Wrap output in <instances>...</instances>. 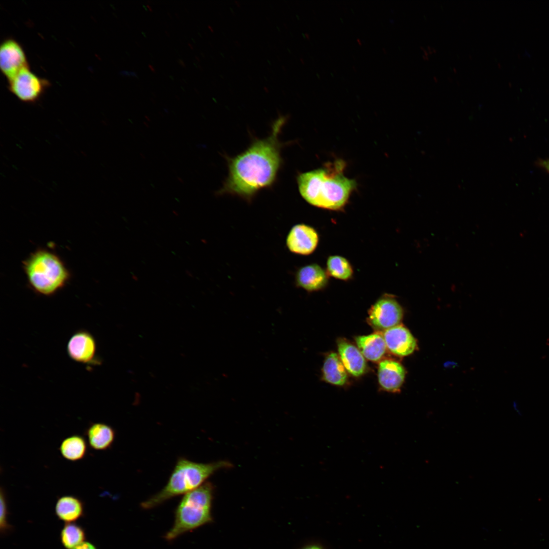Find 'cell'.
Returning a JSON list of instances; mask_svg holds the SVG:
<instances>
[{
    "label": "cell",
    "instance_id": "6da1fadb",
    "mask_svg": "<svg viewBox=\"0 0 549 549\" xmlns=\"http://www.w3.org/2000/svg\"><path fill=\"white\" fill-rule=\"evenodd\" d=\"M287 117L280 116L272 123L268 136L255 138L241 153L226 157L228 174L219 195L238 196L251 203L261 190L272 187L283 163L279 136Z\"/></svg>",
    "mask_w": 549,
    "mask_h": 549
},
{
    "label": "cell",
    "instance_id": "7a4b0ae2",
    "mask_svg": "<svg viewBox=\"0 0 549 549\" xmlns=\"http://www.w3.org/2000/svg\"><path fill=\"white\" fill-rule=\"evenodd\" d=\"M342 160L322 168L300 173L296 177L301 196L310 204L332 210L342 209L356 187L355 180L344 174Z\"/></svg>",
    "mask_w": 549,
    "mask_h": 549
},
{
    "label": "cell",
    "instance_id": "3957f363",
    "mask_svg": "<svg viewBox=\"0 0 549 549\" xmlns=\"http://www.w3.org/2000/svg\"><path fill=\"white\" fill-rule=\"evenodd\" d=\"M224 461L200 463L179 458L165 486L158 493L142 502L141 506L151 509L173 497L185 495L200 487L218 470L228 466Z\"/></svg>",
    "mask_w": 549,
    "mask_h": 549
},
{
    "label": "cell",
    "instance_id": "277c9868",
    "mask_svg": "<svg viewBox=\"0 0 549 549\" xmlns=\"http://www.w3.org/2000/svg\"><path fill=\"white\" fill-rule=\"evenodd\" d=\"M22 265L30 288L42 296H53L65 286L71 277L61 258L44 249L31 253Z\"/></svg>",
    "mask_w": 549,
    "mask_h": 549
},
{
    "label": "cell",
    "instance_id": "5b68a950",
    "mask_svg": "<svg viewBox=\"0 0 549 549\" xmlns=\"http://www.w3.org/2000/svg\"><path fill=\"white\" fill-rule=\"evenodd\" d=\"M212 497L213 487L209 482L184 495L176 508L173 525L165 535L166 539L174 540L210 522Z\"/></svg>",
    "mask_w": 549,
    "mask_h": 549
},
{
    "label": "cell",
    "instance_id": "8992f818",
    "mask_svg": "<svg viewBox=\"0 0 549 549\" xmlns=\"http://www.w3.org/2000/svg\"><path fill=\"white\" fill-rule=\"evenodd\" d=\"M8 89L20 101L35 103L40 100L50 82L32 72L30 68L23 70L8 80Z\"/></svg>",
    "mask_w": 549,
    "mask_h": 549
},
{
    "label": "cell",
    "instance_id": "52a82bcc",
    "mask_svg": "<svg viewBox=\"0 0 549 549\" xmlns=\"http://www.w3.org/2000/svg\"><path fill=\"white\" fill-rule=\"evenodd\" d=\"M403 315V308L394 296L385 294L371 307L368 321L374 328L384 331L400 325Z\"/></svg>",
    "mask_w": 549,
    "mask_h": 549
},
{
    "label": "cell",
    "instance_id": "ba28073f",
    "mask_svg": "<svg viewBox=\"0 0 549 549\" xmlns=\"http://www.w3.org/2000/svg\"><path fill=\"white\" fill-rule=\"evenodd\" d=\"M97 350L95 338L85 329L76 330L70 337L66 345V352L71 359L89 367L101 363Z\"/></svg>",
    "mask_w": 549,
    "mask_h": 549
},
{
    "label": "cell",
    "instance_id": "9c48e42d",
    "mask_svg": "<svg viewBox=\"0 0 549 549\" xmlns=\"http://www.w3.org/2000/svg\"><path fill=\"white\" fill-rule=\"evenodd\" d=\"M29 66L24 50L16 40L5 39L0 46V68L8 80Z\"/></svg>",
    "mask_w": 549,
    "mask_h": 549
},
{
    "label": "cell",
    "instance_id": "30bf717a",
    "mask_svg": "<svg viewBox=\"0 0 549 549\" xmlns=\"http://www.w3.org/2000/svg\"><path fill=\"white\" fill-rule=\"evenodd\" d=\"M319 240L318 233L313 227L300 223L290 229L286 238V245L291 253L307 256L315 251Z\"/></svg>",
    "mask_w": 549,
    "mask_h": 549
},
{
    "label": "cell",
    "instance_id": "8fae6325",
    "mask_svg": "<svg viewBox=\"0 0 549 549\" xmlns=\"http://www.w3.org/2000/svg\"><path fill=\"white\" fill-rule=\"evenodd\" d=\"M328 280L329 276L326 270L317 263L302 266L294 272L295 286L308 292L324 289L328 284Z\"/></svg>",
    "mask_w": 549,
    "mask_h": 549
},
{
    "label": "cell",
    "instance_id": "7c38bea8",
    "mask_svg": "<svg viewBox=\"0 0 549 549\" xmlns=\"http://www.w3.org/2000/svg\"><path fill=\"white\" fill-rule=\"evenodd\" d=\"M383 337L387 349L398 356H405L412 354L417 346L414 337L402 325H399L384 331Z\"/></svg>",
    "mask_w": 549,
    "mask_h": 549
},
{
    "label": "cell",
    "instance_id": "4fadbf2b",
    "mask_svg": "<svg viewBox=\"0 0 549 549\" xmlns=\"http://www.w3.org/2000/svg\"><path fill=\"white\" fill-rule=\"evenodd\" d=\"M405 374L403 366L395 361L386 359L379 364V383L382 388L387 391H398L404 381Z\"/></svg>",
    "mask_w": 549,
    "mask_h": 549
},
{
    "label": "cell",
    "instance_id": "5bb4252c",
    "mask_svg": "<svg viewBox=\"0 0 549 549\" xmlns=\"http://www.w3.org/2000/svg\"><path fill=\"white\" fill-rule=\"evenodd\" d=\"M339 355L346 371L354 377H359L366 370L364 357L356 347L340 339L338 341Z\"/></svg>",
    "mask_w": 549,
    "mask_h": 549
},
{
    "label": "cell",
    "instance_id": "9a60e30c",
    "mask_svg": "<svg viewBox=\"0 0 549 549\" xmlns=\"http://www.w3.org/2000/svg\"><path fill=\"white\" fill-rule=\"evenodd\" d=\"M88 444L93 450L103 451L110 448L115 438V431L103 422H93L85 431Z\"/></svg>",
    "mask_w": 549,
    "mask_h": 549
},
{
    "label": "cell",
    "instance_id": "2e32d148",
    "mask_svg": "<svg viewBox=\"0 0 549 549\" xmlns=\"http://www.w3.org/2000/svg\"><path fill=\"white\" fill-rule=\"evenodd\" d=\"M355 340L359 350L369 360L379 361L385 353L387 347L384 339L378 333L358 336Z\"/></svg>",
    "mask_w": 549,
    "mask_h": 549
},
{
    "label": "cell",
    "instance_id": "e0dca14e",
    "mask_svg": "<svg viewBox=\"0 0 549 549\" xmlns=\"http://www.w3.org/2000/svg\"><path fill=\"white\" fill-rule=\"evenodd\" d=\"M55 510L58 517L66 522L71 523L80 518L84 512V504L74 495H64L56 501Z\"/></svg>",
    "mask_w": 549,
    "mask_h": 549
},
{
    "label": "cell",
    "instance_id": "ac0fdd59",
    "mask_svg": "<svg viewBox=\"0 0 549 549\" xmlns=\"http://www.w3.org/2000/svg\"><path fill=\"white\" fill-rule=\"evenodd\" d=\"M347 371L337 353H329L325 358L322 368L323 378L327 382L343 386L347 382Z\"/></svg>",
    "mask_w": 549,
    "mask_h": 549
},
{
    "label": "cell",
    "instance_id": "d6986e66",
    "mask_svg": "<svg viewBox=\"0 0 549 549\" xmlns=\"http://www.w3.org/2000/svg\"><path fill=\"white\" fill-rule=\"evenodd\" d=\"M59 451L64 459L70 462L82 460L87 452V443L84 437L75 434L64 439L59 447Z\"/></svg>",
    "mask_w": 549,
    "mask_h": 549
},
{
    "label": "cell",
    "instance_id": "ffe728a7",
    "mask_svg": "<svg viewBox=\"0 0 549 549\" xmlns=\"http://www.w3.org/2000/svg\"><path fill=\"white\" fill-rule=\"evenodd\" d=\"M326 270L329 276L344 281L350 280L354 272L350 262L346 258L339 255H332L328 257Z\"/></svg>",
    "mask_w": 549,
    "mask_h": 549
},
{
    "label": "cell",
    "instance_id": "44dd1931",
    "mask_svg": "<svg viewBox=\"0 0 549 549\" xmlns=\"http://www.w3.org/2000/svg\"><path fill=\"white\" fill-rule=\"evenodd\" d=\"M85 537L83 529L71 523L65 525L60 534L62 543L67 549H72L83 542Z\"/></svg>",
    "mask_w": 549,
    "mask_h": 549
},
{
    "label": "cell",
    "instance_id": "7402d4cb",
    "mask_svg": "<svg viewBox=\"0 0 549 549\" xmlns=\"http://www.w3.org/2000/svg\"><path fill=\"white\" fill-rule=\"evenodd\" d=\"M0 529L2 533L8 530L9 526L7 522L8 508L5 490L1 487L0 493Z\"/></svg>",
    "mask_w": 549,
    "mask_h": 549
},
{
    "label": "cell",
    "instance_id": "603a6c76",
    "mask_svg": "<svg viewBox=\"0 0 549 549\" xmlns=\"http://www.w3.org/2000/svg\"><path fill=\"white\" fill-rule=\"evenodd\" d=\"M72 549H97L96 547L91 543L88 542H83L79 545L76 546Z\"/></svg>",
    "mask_w": 549,
    "mask_h": 549
},
{
    "label": "cell",
    "instance_id": "cb8c5ba5",
    "mask_svg": "<svg viewBox=\"0 0 549 549\" xmlns=\"http://www.w3.org/2000/svg\"><path fill=\"white\" fill-rule=\"evenodd\" d=\"M538 164L540 166L544 168L549 173V159L540 160Z\"/></svg>",
    "mask_w": 549,
    "mask_h": 549
},
{
    "label": "cell",
    "instance_id": "d4e9b609",
    "mask_svg": "<svg viewBox=\"0 0 549 549\" xmlns=\"http://www.w3.org/2000/svg\"><path fill=\"white\" fill-rule=\"evenodd\" d=\"M301 549H323L321 546L317 545H309L304 546Z\"/></svg>",
    "mask_w": 549,
    "mask_h": 549
},
{
    "label": "cell",
    "instance_id": "484cf974",
    "mask_svg": "<svg viewBox=\"0 0 549 549\" xmlns=\"http://www.w3.org/2000/svg\"><path fill=\"white\" fill-rule=\"evenodd\" d=\"M178 63H179L180 64V65L181 66H182V67H186V65H185V64L184 63V62H183V61H182V60H181V59H179V60H178Z\"/></svg>",
    "mask_w": 549,
    "mask_h": 549
},
{
    "label": "cell",
    "instance_id": "4316f807",
    "mask_svg": "<svg viewBox=\"0 0 549 549\" xmlns=\"http://www.w3.org/2000/svg\"><path fill=\"white\" fill-rule=\"evenodd\" d=\"M148 66H149V68L150 69L151 71H152L153 72H156L155 69L152 67L151 65H149Z\"/></svg>",
    "mask_w": 549,
    "mask_h": 549
},
{
    "label": "cell",
    "instance_id": "83f0119b",
    "mask_svg": "<svg viewBox=\"0 0 549 549\" xmlns=\"http://www.w3.org/2000/svg\"><path fill=\"white\" fill-rule=\"evenodd\" d=\"M146 6H147V7L148 8V9H149V10H150V11H152V9H151V7H150V6H149L148 5H147V4L146 5Z\"/></svg>",
    "mask_w": 549,
    "mask_h": 549
},
{
    "label": "cell",
    "instance_id": "f1b7e54d",
    "mask_svg": "<svg viewBox=\"0 0 549 549\" xmlns=\"http://www.w3.org/2000/svg\"><path fill=\"white\" fill-rule=\"evenodd\" d=\"M546 344L549 346V338L546 341Z\"/></svg>",
    "mask_w": 549,
    "mask_h": 549
}]
</instances>
